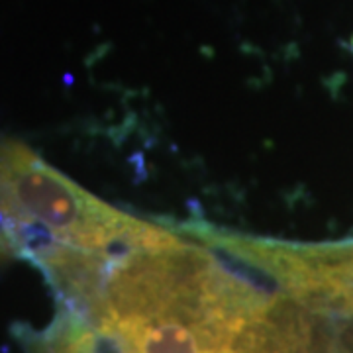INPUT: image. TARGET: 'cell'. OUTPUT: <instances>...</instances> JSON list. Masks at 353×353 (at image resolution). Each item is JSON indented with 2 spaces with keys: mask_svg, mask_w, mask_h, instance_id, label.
I'll list each match as a JSON object with an SVG mask.
<instances>
[{
  "mask_svg": "<svg viewBox=\"0 0 353 353\" xmlns=\"http://www.w3.org/2000/svg\"><path fill=\"white\" fill-rule=\"evenodd\" d=\"M0 228L20 253L48 240L88 252L120 255L171 240L175 232L102 202L46 163L24 143L0 136Z\"/></svg>",
  "mask_w": 353,
  "mask_h": 353,
  "instance_id": "6da1fadb",
  "label": "cell"
},
{
  "mask_svg": "<svg viewBox=\"0 0 353 353\" xmlns=\"http://www.w3.org/2000/svg\"><path fill=\"white\" fill-rule=\"evenodd\" d=\"M263 271L281 292L304 296L353 316V241L269 240L263 250Z\"/></svg>",
  "mask_w": 353,
  "mask_h": 353,
  "instance_id": "7a4b0ae2",
  "label": "cell"
},
{
  "mask_svg": "<svg viewBox=\"0 0 353 353\" xmlns=\"http://www.w3.org/2000/svg\"><path fill=\"white\" fill-rule=\"evenodd\" d=\"M14 255H20V248H18V243H16L12 236L6 230L0 228V267L8 263Z\"/></svg>",
  "mask_w": 353,
  "mask_h": 353,
  "instance_id": "3957f363",
  "label": "cell"
},
{
  "mask_svg": "<svg viewBox=\"0 0 353 353\" xmlns=\"http://www.w3.org/2000/svg\"><path fill=\"white\" fill-rule=\"evenodd\" d=\"M350 48H352V51H353V38H352V43H350Z\"/></svg>",
  "mask_w": 353,
  "mask_h": 353,
  "instance_id": "277c9868",
  "label": "cell"
}]
</instances>
